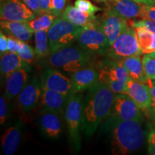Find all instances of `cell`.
Returning <instances> with one entry per match:
<instances>
[{"mask_svg": "<svg viewBox=\"0 0 155 155\" xmlns=\"http://www.w3.org/2000/svg\"><path fill=\"white\" fill-rule=\"evenodd\" d=\"M108 7L112 9L127 20L140 18L143 5L133 0H108Z\"/></svg>", "mask_w": 155, "mask_h": 155, "instance_id": "20", "label": "cell"}, {"mask_svg": "<svg viewBox=\"0 0 155 155\" xmlns=\"http://www.w3.org/2000/svg\"><path fill=\"white\" fill-rule=\"evenodd\" d=\"M74 5L78 9L92 16H94L98 12L102 10L101 8L94 5L89 0H75Z\"/></svg>", "mask_w": 155, "mask_h": 155, "instance_id": "28", "label": "cell"}, {"mask_svg": "<svg viewBox=\"0 0 155 155\" xmlns=\"http://www.w3.org/2000/svg\"><path fill=\"white\" fill-rule=\"evenodd\" d=\"M68 98L65 95L47 88H42L40 103L42 111L61 114L65 108Z\"/></svg>", "mask_w": 155, "mask_h": 155, "instance_id": "18", "label": "cell"}, {"mask_svg": "<svg viewBox=\"0 0 155 155\" xmlns=\"http://www.w3.org/2000/svg\"><path fill=\"white\" fill-rule=\"evenodd\" d=\"M131 26L133 27V28L144 27V28L148 29V30H150V31H152V32L155 33V21L144 19H141L138 21L133 20L131 23Z\"/></svg>", "mask_w": 155, "mask_h": 155, "instance_id": "33", "label": "cell"}, {"mask_svg": "<svg viewBox=\"0 0 155 155\" xmlns=\"http://www.w3.org/2000/svg\"><path fill=\"white\" fill-rule=\"evenodd\" d=\"M141 111V108L129 94L126 93L115 94L111 111L114 121L137 120L141 121L143 119Z\"/></svg>", "mask_w": 155, "mask_h": 155, "instance_id": "8", "label": "cell"}, {"mask_svg": "<svg viewBox=\"0 0 155 155\" xmlns=\"http://www.w3.org/2000/svg\"><path fill=\"white\" fill-rule=\"evenodd\" d=\"M80 93H73L68 99L65 116L68 130L70 142L73 150L78 152L81 148V134L82 129L83 102Z\"/></svg>", "mask_w": 155, "mask_h": 155, "instance_id": "4", "label": "cell"}, {"mask_svg": "<svg viewBox=\"0 0 155 155\" xmlns=\"http://www.w3.org/2000/svg\"><path fill=\"white\" fill-rule=\"evenodd\" d=\"M120 61L127 69L128 74L131 79L148 85L152 83V81L149 78L145 73L142 59L140 55L126 58Z\"/></svg>", "mask_w": 155, "mask_h": 155, "instance_id": "22", "label": "cell"}, {"mask_svg": "<svg viewBox=\"0 0 155 155\" xmlns=\"http://www.w3.org/2000/svg\"><path fill=\"white\" fill-rule=\"evenodd\" d=\"M140 18L155 21V6L149 7V6L143 5Z\"/></svg>", "mask_w": 155, "mask_h": 155, "instance_id": "34", "label": "cell"}, {"mask_svg": "<svg viewBox=\"0 0 155 155\" xmlns=\"http://www.w3.org/2000/svg\"><path fill=\"white\" fill-rule=\"evenodd\" d=\"M60 114L42 111L40 117V127L45 135L49 139H58L62 131V121Z\"/></svg>", "mask_w": 155, "mask_h": 155, "instance_id": "19", "label": "cell"}, {"mask_svg": "<svg viewBox=\"0 0 155 155\" xmlns=\"http://www.w3.org/2000/svg\"><path fill=\"white\" fill-rule=\"evenodd\" d=\"M99 20V28L107 38L110 46L114 43L122 31L129 25L127 19L108 7L103 13Z\"/></svg>", "mask_w": 155, "mask_h": 155, "instance_id": "11", "label": "cell"}, {"mask_svg": "<svg viewBox=\"0 0 155 155\" xmlns=\"http://www.w3.org/2000/svg\"><path fill=\"white\" fill-rule=\"evenodd\" d=\"M98 70L92 67L83 68L72 73L71 77L73 93H81L86 91L98 82Z\"/></svg>", "mask_w": 155, "mask_h": 155, "instance_id": "14", "label": "cell"}, {"mask_svg": "<svg viewBox=\"0 0 155 155\" xmlns=\"http://www.w3.org/2000/svg\"><path fill=\"white\" fill-rule=\"evenodd\" d=\"M91 55L81 46L73 44L50 53L48 56L47 63L51 68L73 73L86 67L90 62Z\"/></svg>", "mask_w": 155, "mask_h": 155, "instance_id": "3", "label": "cell"}, {"mask_svg": "<svg viewBox=\"0 0 155 155\" xmlns=\"http://www.w3.org/2000/svg\"><path fill=\"white\" fill-rule=\"evenodd\" d=\"M77 42L91 54H106L110 47L107 38L99 26L91 28H82L78 35Z\"/></svg>", "mask_w": 155, "mask_h": 155, "instance_id": "7", "label": "cell"}, {"mask_svg": "<svg viewBox=\"0 0 155 155\" xmlns=\"http://www.w3.org/2000/svg\"><path fill=\"white\" fill-rule=\"evenodd\" d=\"M37 16L21 0H1V20L27 22Z\"/></svg>", "mask_w": 155, "mask_h": 155, "instance_id": "9", "label": "cell"}, {"mask_svg": "<svg viewBox=\"0 0 155 155\" xmlns=\"http://www.w3.org/2000/svg\"><path fill=\"white\" fill-rule=\"evenodd\" d=\"M97 70L99 73L98 82L104 83L108 86L115 81L127 83L130 79L127 69L121 61L113 58L100 63Z\"/></svg>", "mask_w": 155, "mask_h": 155, "instance_id": "12", "label": "cell"}, {"mask_svg": "<svg viewBox=\"0 0 155 155\" xmlns=\"http://www.w3.org/2000/svg\"><path fill=\"white\" fill-rule=\"evenodd\" d=\"M136 2L141 4V5L149 6V7H154L155 0H133Z\"/></svg>", "mask_w": 155, "mask_h": 155, "instance_id": "41", "label": "cell"}, {"mask_svg": "<svg viewBox=\"0 0 155 155\" xmlns=\"http://www.w3.org/2000/svg\"><path fill=\"white\" fill-rule=\"evenodd\" d=\"M68 0H52L50 12L57 17H61L67 7Z\"/></svg>", "mask_w": 155, "mask_h": 155, "instance_id": "31", "label": "cell"}, {"mask_svg": "<svg viewBox=\"0 0 155 155\" xmlns=\"http://www.w3.org/2000/svg\"><path fill=\"white\" fill-rule=\"evenodd\" d=\"M106 54L117 61L131 56L142 55L135 29L129 25L127 26L110 46Z\"/></svg>", "mask_w": 155, "mask_h": 155, "instance_id": "6", "label": "cell"}, {"mask_svg": "<svg viewBox=\"0 0 155 155\" xmlns=\"http://www.w3.org/2000/svg\"><path fill=\"white\" fill-rule=\"evenodd\" d=\"M145 73L151 81H155V58L145 55L142 58Z\"/></svg>", "mask_w": 155, "mask_h": 155, "instance_id": "30", "label": "cell"}, {"mask_svg": "<svg viewBox=\"0 0 155 155\" xmlns=\"http://www.w3.org/2000/svg\"><path fill=\"white\" fill-rule=\"evenodd\" d=\"M38 2L42 12H50L52 0H38Z\"/></svg>", "mask_w": 155, "mask_h": 155, "instance_id": "40", "label": "cell"}, {"mask_svg": "<svg viewBox=\"0 0 155 155\" xmlns=\"http://www.w3.org/2000/svg\"><path fill=\"white\" fill-rule=\"evenodd\" d=\"M94 1L98 2H107L108 0H94Z\"/></svg>", "mask_w": 155, "mask_h": 155, "instance_id": "43", "label": "cell"}, {"mask_svg": "<svg viewBox=\"0 0 155 155\" xmlns=\"http://www.w3.org/2000/svg\"><path fill=\"white\" fill-rule=\"evenodd\" d=\"M141 121L137 120H116L112 131V152L125 155L138 151L144 139Z\"/></svg>", "mask_w": 155, "mask_h": 155, "instance_id": "2", "label": "cell"}, {"mask_svg": "<svg viewBox=\"0 0 155 155\" xmlns=\"http://www.w3.org/2000/svg\"><path fill=\"white\" fill-rule=\"evenodd\" d=\"M127 94L137 103L141 111L148 113L152 104L150 87L148 84L130 78L127 82Z\"/></svg>", "mask_w": 155, "mask_h": 155, "instance_id": "15", "label": "cell"}, {"mask_svg": "<svg viewBox=\"0 0 155 155\" xmlns=\"http://www.w3.org/2000/svg\"><path fill=\"white\" fill-rule=\"evenodd\" d=\"M17 54L20 56L23 61H25L28 64L32 63L35 57V51L30 45L26 43L25 42H22L21 48L18 51Z\"/></svg>", "mask_w": 155, "mask_h": 155, "instance_id": "29", "label": "cell"}, {"mask_svg": "<svg viewBox=\"0 0 155 155\" xmlns=\"http://www.w3.org/2000/svg\"><path fill=\"white\" fill-rule=\"evenodd\" d=\"M0 25L2 30L20 41L27 42L33 36L34 32L29 28L27 22L1 20Z\"/></svg>", "mask_w": 155, "mask_h": 155, "instance_id": "23", "label": "cell"}, {"mask_svg": "<svg viewBox=\"0 0 155 155\" xmlns=\"http://www.w3.org/2000/svg\"><path fill=\"white\" fill-rule=\"evenodd\" d=\"M150 55V56H151V57H153V58H155V51L154 52V53H151V54H150V55Z\"/></svg>", "mask_w": 155, "mask_h": 155, "instance_id": "44", "label": "cell"}, {"mask_svg": "<svg viewBox=\"0 0 155 155\" xmlns=\"http://www.w3.org/2000/svg\"><path fill=\"white\" fill-rule=\"evenodd\" d=\"M56 19H57V17L51 13L45 12L40 16L37 17L36 18L27 22V24L35 33L38 31H48Z\"/></svg>", "mask_w": 155, "mask_h": 155, "instance_id": "27", "label": "cell"}, {"mask_svg": "<svg viewBox=\"0 0 155 155\" xmlns=\"http://www.w3.org/2000/svg\"><path fill=\"white\" fill-rule=\"evenodd\" d=\"M115 94L104 83L97 82L88 92L83 101L81 131L91 137L100 124L111 114Z\"/></svg>", "mask_w": 155, "mask_h": 155, "instance_id": "1", "label": "cell"}, {"mask_svg": "<svg viewBox=\"0 0 155 155\" xmlns=\"http://www.w3.org/2000/svg\"><path fill=\"white\" fill-rule=\"evenodd\" d=\"M135 29L139 47L144 55H150L155 51V33L144 27Z\"/></svg>", "mask_w": 155, "mask_h": 155, "instance_id": "25", "label": "cell"}, {"mask_svg": "<svg viewBox=\"0 0 155 155\" xmlns=\"http://www.w3.org/2000/svg\"><path fill=\"white\" fill-rule=\"evenodd\" d=\"M35 14L37 17L41 15L42 12L40 9V5H39L38 0H21Z\"/></svg>", "mask_w": 155, "mask_h": 155, "instance_id": "37", "label": "cell"}, {"mask_svg": "<svg viewBox=\"0 0 155 155\" xmlns=\"http://www.w3.org/2000/svg\"><path fill=\"white\" fill-rule=\"evenodd\" d=\"M7 99L5 96L0 97V124L2 125L7 119Z\"/></svg>", "mask_w": 155, "mask_h": 155, "instance_id": "35", "label": "cell"}, {"mask_svg": "<svg viewBox=\"0 0 155 155\" xmlns=\"http://www.w3.org/2000/svg\"><path fill=\"white\" fill-rule=\"evenodd\" d=\"M149 86L150 87L151 96H152V104H151L150 111H149L148 114L151 115V114L155 112V84L153 83L152 81V83Z\"/></svg>", "mask_w": 155, "mask_h": 155, "instance_id": "39", "label": "cell"}, {"mask_svg": "<svg viewBox=\"0 0 155 155\" xmlns=\"http://www.w3.org/2000/svg\"><path fill=\"white\" fill-rule=\"evenodd\" d=\"M61 17L66 19L76 26L83 28H96L99 26L100 20L96 15L92 16L80 10L76 7L68 5L63 11Z\"/></svg>", "mask_w": 155, "mask_h": 155, "instance_id": "16", "label": "cell"}, {"mask_svg": "<svg viewBox=\"0 0 155 155\" xmlns=\"http://www.w3.org/2000/svg\"><path fill=\"white\" fill-rule=\"evenodd\" d=\"M152 82H153V83H154L155 84V81H152Z\"/></svg>", "mask_w": 155, "mask_h": 155, "instance_id": "45", "label": "cell"}, {"mask_svg": "<svg viewBox=\"0 0 155 155\" xmlns=\"http://www.w3.org/2000/svg\"><path fill=\"white\" fill-rule=\"evenodd\" d=\"M22 42L12 36L8 37V52L17 53L20 49Z\"/></svg>", "mask_w": 155, "mask_h": 155, "instance_id": "36", "label": "cell"}, {"mask_svg": "<svg viewBox=\"0 0 155 155\" xmlns=\"http://www.w3.org/2000/svg\"><path fill=\"white\" fill-rule=\"evenodd\" d=\"M41 94V81L35 78L26 85L19 94L18 96L19 107L26 113L33 111L40 102Z\"/></svg>", "mask_w": 155, "mask_h": 155, "instance_id": "13", "label": "cell"}, {"mask_svg": "<svg viewBox=\"0 0 155 155\" xmlns=\"http://www.w3.org/2000/svg\"><path fill=\"white\" fill-rule=\"evenodd\" d=\"M150 116H151V118H152V119L153 120V121H155V112H154V113L151 114Z\"/></svg>", "mask_w": 155, "mask_h": 155, "instance_id": "42", "label": "cell"}, {"mask_svg": "<svg viewBox=\"0 0 155 155\" xmlns=\"http://www.w3.org/2000/svg\"><path fill=\"white\" fill-rule=\"evenodd\" d=\"M148 154L155 155V124L150 126L147 134Z\"/></svg>", "mask_w": 155, "mask_h": 155, "instance_id": "32", "label": "cell"}, {"mask_svg": "<svg viewBox=\"0 0 155 155\" xmlns=\"http://www.w3.org/2000/svg\"><path fill=\"white\" fill-rule=\"evenodd\" d=\"M42 88L57 91L69 98L73 94L71 79L54 68H46L40 75Z\"/></svg>", "mask_w": 155, "mask_h": 155, "instance_id": "10", "label": "cell"}, {"mask_svg": "<svg viewBox=\"0 0 155 155\" xmlns=\"http://www.w3.org/2000/svg\"><path fill=\"white\" fill-rule=\"evenodd\" d=\"M35 51L38 58H45L50 54L47 30L35 32Z\"/></svg>", "mask_w": 155, "mask_h": 155, "instance_id": "26", "label": "cell"}, {"mask_svg": "<svg viewBox=\"0 0 155 155\" xmlns=\"http://www.w3.org/2000/svg\"><path fill=\"white\" fill-rule=\"evenodd\" d=\"M8 51V38H7L3 31L0 32V53L1 55Z\"/></svg>", "mask_w": 155, "mask_h": 155, "instance_id": "38", "label": "cell"}, {"mask_svg": "<svg viewBox=\"0 0 155 155\" xmlns=\"http://www.w3.org/2000/svg\"><path fill=\"white\" fill-rule=\"evenodd\" d=\"M22 68H28V63L23 61L17 53L7 52L1 55L0 70L2 77L7 79L12 73Z\"/></svg>", "mask_w": 155, "mask_h": 155, "instance_id": "24", "label": "cell"}, {"mask_svg": "<svg viewBox=\"0 0 155 155\" xmlns=\"http://www.w3.org/2000/svg\"><path fill=\"white\" fill-rule=\"evenodd\" d=\"M5 91L4 96L10 101L19 96L23 88L28 83L29 75L27 68H22L12 73L6 79Z\"/></svg>", "mask_w": 155, "mask_h": 155, "instance_id": "17", "label": "cell"}, {"mask_svg": "<svg viewBox=\"0 0 155 155\" xmlns=\"http://www.w3.org/2000/svg\"><path fill=\"white\" fill-rule=\"evenodd\" d=\"M82 28L76 26L63 17H58L48 31L50 53L77 41Z\"/></svg>", "mask_w": 155, "mask_h": 155, "instance_id": "5", "label": "cell"}, {"mask_svg": "<svg viewBox=\"0 0 155 155\" xmlns=\"http://www.w3.org/2000/svg\"><path fill=\"white\" fill-rule=\"evenodd\" d=\"M22 124L18 121L16 124L9 127L3 134L1 139L2 148L4 154L12 155L18 149L22 138Z\"/></svg>", "mask_w": 155, "mask_h": 155, "instance_id": "21", "label": "cell"}]
</instances>
